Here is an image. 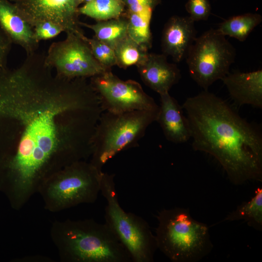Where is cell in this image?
<instances>
[{
  "label": "cell",
  "mask_w": 262,
  "mask_h": 262,
  "mask_svg": "<svg viewBox=\"0 0 262 262\" xmlns=\"http://www.w3.org/2000/svg\"><path fill=\"white\" fill-rule=\"evenodd\" d=\"M125 9L122 0H91L79 8V12L98 21L119 17Z\"/></svg>",
  "instance_id": "cell-20"
},
{
  "label": "cell",
  "mask_w": 262,
  "mask_h": 262,
  "mask_svg": "<svg viewBox=\"0 0 262 262\" xmlns=\"http://www.w3.org/2000/svg\"><path fill=\"white\" fill-rule=\"evenodd\" d=\"M185 9L194 22L207 20L211 12L209 0H188Z\"/></svg>",
  "instance_id": "cell-24"
},
{
  "label": "cell",
  "mask_w": 262,
  "mask_h": 262,
  "mask_svg": "<svg viewBox=\"0 0 262 262\" xmlns=\"http://www.w3.org/2000/svg\"><path fill=\"white\" fill-rule=\"evenodd\" d=\"M115 174L102 172L100 192L105 198V223L129 252L132 262H152L157 248L155 235L143 218L121 207Z\"/></svg>",
  "instance_id": "cell-7"
},
{
  "label": "cell",
  "mask_w": 262,
  "mask_h": 262,
  "mask_svg": "<svg viewBox=\"0 0 262 262\" xmlns=\"http://www.w3.org/2000/svg\"><path fill=\"white\" fill-rule=\"evenodd\" d=\"M66 38L54 42L45 55L46 64L54 68L59 77L86 78L101 74L106 70L94 57L86 41L73 33H67Z\"/></svg>",
  "instance_id": "cell-10"
},
{
  "label": "cell",
  "mask_w": 262,
  "mask_h": 262,
  "mask_svg": "<svg viewBox=\"0 0 262 262\" xmlns=\"http://www.w3.org/2000/svg\"><path fill=\"white\" fill-rule=\"evenodd\" d=\"M0 26L12 43L20 46L27 55L36 52L39 42L34 36L33 28L22 16L15 3L0 0Z\"/></svg>",
  "instance_id": "cell-14"
},
{
  "label": "cell",
  "mask_w": 262,
  "mask_h": 262,
  "mask_svg": "<svg viewBox=\"0 0 262 262\" xmlns=\"http://www.w3.org/2000/svg\"><path fill=\"white\" fill-rule=\"evenodd\" d=\"M244 220L248 225L258 230L262 229V188H257L248 201L242 203L229 213L222 221Z\"/></svg>",
  "instance_id": "cell-19"
},
{
  "label": "cell",
  "mask_w": 262,
  "mask_h": 262,
  "mask_svg": "<svg viewBox=\"0 0 262 262\" xmlns=\"http://www.w3.org/2000/svg\"><path fill=\"white\" fill-rule=\"evenodd\" d=\"M50 235L62 262H132L108 226L93 219L55 221Z\"/></svg>",
  "instance_id": "cell-3"
},
{
  "label": "cell",
  "mask_w": 262,
  "mask_h": 262,
  "mask_svg": "<svg viewBox=\"0 0 262 262\" xmlns=\"http://www.w3.org/2000/svg\"><path fill=\"white\" fill-rule=\"evenodd\" d=\"M92 54L99 64L106 70H111L112 67L116 65V60L114 49L94 36L86 38Z\"/></svg>",
  "instance_id": "cell-23"
},
{
  "label": "cell",
  "mask_w": 262,
  "mask_h": 262,
  "mask_svg": "<svg viewBox=\"0 0 262 262\" xmlns=\"http://www.w3.org/2000/svg\"><path fill=\"white\" fill-rule=\"evenodd\" d=\"M233 45L217 29L197 37L185 58L192 79L204 90L229 72L236 57Z\"/></svg>",
  "instance_id": "cell-8"
},
{
  "label": "cell",
  "mask_w": 262,
  "mask_h": 262,
  "mask_svg": "<svg viewBox=\"0 0 262 262\" xmlns=\"http://www.w3.org/2000/svg\"><path fill=\"white\" fill-rule=\"evenodd\" d=\"M91 84L97 93L103 111L123 113L134 111H158V105L138 82L124 81L111 70L91 77Z\"/></svg>",
  "instance_id": "cell-9"
},
{
  "label": "cell",
  "mask_w": 262,
  "mask_h": 262,
  "mask_svg": "<svg viewBox=\"0 0 262 262\" xmlns=\"http://www.w3.org/2000/svg\"><path fill=\"white\" fill-rule=\"evenodd\" d=\"M80 3V4H81L82 3H87L90 1L91 0H78Z\"/></svg>",
  "instance_id": "cell-29"
},
{
  "label": "cell",
  "mask_w": 262,
  "mask_h": 262,
  "mask_svg": "<svg viewBox=\"0 0 262 262\" xmlns=\"http://www.w3.org/2000/svg\"><path fill=\"white\" fill-rule=\"evenodd\" d=\"M34 36L39 42L54 38L64 32L63 29L58 25L50 21H44L33 27Z\"/></svg>",
  "instance_id": "cell-26"
},
{
  "label": "cell",
  "mask_w": 262,
  "mask_h": 262,
  "mask_svg": "<svg viewBox=\"0 0 262 262\" xmlns=\"http://www.w3.org/2000/svg\"><path fill=\"white\" fill-rule=\"evenodd\" d=\"M102 171L90 163L79 161L55 172L40 185L44 208L60 212L81 204L94 203L100 192Z\"/></svg>",
  "instance_id": "cell-6"
},
{
  "label": "cell",
  "mask_w": 262,
  "mask_h": 262,
  "mask_svg": "<svg viewBox=\"0 0 262 262\" xmlns=\"http://www.w3.org/2000/svg\"><path fill=\"white\" fill-rule=\"evenodd\" d=\"M17 262H52V260L48 257L36 255L33 256H24L17 259Z\"/></svg>",
  "instance_id": "cell-28"
},
{
  "label": "cell",
  "mask_w": 262,
  "mask_h": 262,
  "mask_svg": "<svg viewBox=\"0 0 262 262\" xmlns=\"http://www.w3.org/2000/svg\"><path fill=\"white\" fill-rule=\"evenodd\" d=\"M10 0V1H12V2H14L15 1H16V0Z\"/></svg>",
  "instance_id": "cell-30"
},
{
  "label": "cell",
  "mask_w": 262,
  "mask_h": 262,
  "mask_svg": "<svg viewBox=\"0 0 262 262\" xmlns=\"http://www.w3.org/2000/svg\"><path fill=\"white\" fill-rule=\"evenodd\" d=\"M160 105L156 119L165 138L176 144L183 143L191 138L188 119L183 108L169 92L160 95Z\"/></svg>",
  "instance_id": "cell-15"
},
{
  "label": "cell",
  "mask_w": 262,
  "mask_h": 262,
  "mask_svg": "<svg viewBox=\"0 0 262 262\" xmlns=\"http://www.w3.org/2000/svg\"><path fill=\"white\" fill-rule=\"evenodd\" d=\"M127 11L138 14L151 19L154 8L160 3V0H122Z\"/></svg>",
  "instance_id": "cell-25"
},
{
  "label": "cell",
  "mask_w": 262,
  "mask_h": 262,
  "mask_svg": "<svg viewBox=\"0 0 262 262\" xmlns=\"http://www.w3.org/2000/svg\"><path fill=\"white\" fill-rule=\"evenodd\" d=\"M14 3L33 28L39 23L50 21L61 27L66 33L85 37L80 27L78 0H16Z\"/></svg>",
  "instance_id": "cell-11"
},
{
  "label": "cell",
  "mask_w": 262,
  "mask_h": 262,
  "mask_svg": "<svg viewBox=\"0 0 262 262\" xmlns=\"http://www.w3.org/2000/svg\"><path fill=\"white\" fill-rule=\"evenodd\" d=\"M194 21L189 16H171L165 24L162 35L163 54L175 63L185 59L196 37Z\"/></svg>",
  "instance_id": "cell-12"
},
{
  "label": "cell",
  "mask_w": 262,
  "mask_h": 262,
  "mask_svg": "<svg viewBox=\"0 0 262 262\" xmlns=\"http://www.w3.org/2000/svg\"><path fill=\"white\" fill-rule=\"evenodd\" d=\"M157 248L173 262H197L212 250L208 226L193 218L187 209H163L156 216Z\"/></svg>",
  "instance_id": "cell-4"
},
{
  "label": "cell",
  "mask_w": 262,
  "mask_h": 262,
  "mask_svg": "<svg viewBox=\"0 0 262 262\" xmlns=\"http://www.w3.org/2000/svg\"><path fill=\"white\" fill-rule=\"evenodd\" d=\"M41 105L25 106L16 85L0 96V112L17 119L24 131L16 149L0 156V191L9 202L23 208L47 178L73 163L60 154L57 144L56 115L85 109L86 98L77 86L43 79Z\"/></svg>",
  "instance_id": "cell-1"
},
{
  "label": "cell",
  "mask_w": 262,
  "mask_h": 262,
  "mask_svg": "<svg viewBox=\"0 0 262 262\" xmlns=\"http://www.w3.org/2000/svg\"><path fill=\"white\" fill-rule=\"evenodd\" d=\"M126 16L128 19V35L148 50L151 47L152 41L150 28L151 19L128 11Z\"/></svg>",
  "instance_id": "cell-22"
},
{
  "label": "cell",
  "mask_w": 262,
  "mask_h": 262,
  "mask_svg": "<svg viewBox=\"0 0 262 262\" xmlns=\"http://www.w3.org/2000/svg\"><path fill=\"white\" fill-rule=\"evenodd\" d=\"M221 80L237 104L262 108V69L248 72H229Z\"/></svg>",
  "instance_id": "cell-16"
},
{
  "label": "cell",
  "mask_w": 262,
  "mask_h": 262,
  "mask_svg": "<svg viewBox=\"0 0 262 262\" xmlns=\"http://www.w3.org/2000/svg\"><path fill=\"white\" fill-rule=\"evenodd\" d=\"M158 111L102 112L92 139L90 163L102 171L117 153L137 146L149 126L156 121Z\"/></svg>",
  "instance_id": "cell-5"
},
{
  "label": "cell",
  "mask_w": 262,
  "mask_h": 262,
  "mask_svg": "<svg viewBox=\"0 0 262 262\" xmlns=\"http://www.w3.org/2000/svg\"><path fill=\"white\" fill-rule=\"evenodd\" d=\"M163 54L148 53L146 59L137 66L144 83L159 95L169 92L181 78L176 64L169 63Z\"/></svg>",
  "instance_id": "cell-13"
},
{
  "label": "cell",
  "mask_w": 262,
  "mask_h": 262,
  "mask_svg": "<svg viewBox=\"0 0 262 262\" xmlns=\"http://www.w3.org/2000/svg\"><path fill=\"white\" fill-rule=\"evenodd\" d=\"M80 26L93 31L95 37L113 49L127 35L128 19L124 14L121 16L89 24L80 21Z\"/></svg>",
  "instance_id": "cell-17"
},
{
  "label": "cell",
  "mask_w": 262,
  "mask_h": 262,
  "mask_svg": "<svg viewBox=\"0 0 262 262\" xmlns=\"http://www.w3.org/2000/svg\"><path fill=\"white\" fill-rule=\"evenodd\" d=\"M12 42L0 26V71L7 69L6 63Z\"/></svg>",
  "instance_id": "cell-27"
},
{
  "label": "cell",
  "mask_w": 262,
  "mask_h": 262,
  "mask_svg": "<svg viewBox=\"0 0 262 262\" xmlns=\"http://www.w3.org/2000/svg\"><path fill=\"white\" fill-rule=\"evenodd\" d=\"M182 107L195 150L213 156L234 184L262 180V134L259 128L208 90L188 98Z\"/></svg>",
  "instance_id": "cell-2"
},
{
  "label": "cell",
  "mask_w": 262,
  "mask_h": 262,
  "mask_svg": "<svg viewBox=\"0 0 262 262\" xmlns=\"http://www.w3.org/2000/svg\"><path fill=\"white\" fill-rule=\"evenodd\" d=\"M262 21V16L260 14L246 13L225 19L219 24L217 30L224 36L243 42Z\"/></svg>",
  "instance_id": "cell-18"
},
{
  "label": "cell",
  "mask_w": 262,
  "mask_h": 262,
  "mask_svg": "<svg viewBox=\"0 0 262 262\" xmlns=\"http://www.w3.org/2000/svg\"><path fill=\"white\" fill-rule=\"evenodd\" d=\"M116 65L126 69L138 66L147 57L148 50L139 45L128 35L114 49Z\"/></svg>",
  "instance_id": "cell-21"
}]
</instances>
